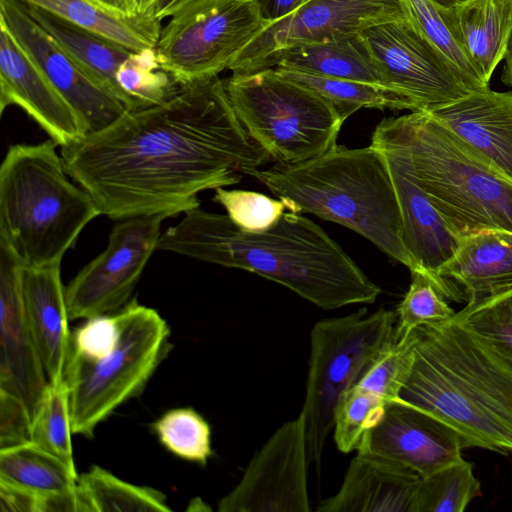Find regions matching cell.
Listing matches in <instances>:
<instances>
[{"instance_id":"cell-1","label":"cell","mask_w":512,"mask_h":512,"mask_svg":"<svg viewBox=\"0 0 512 512\" xmlns=\"http://www.w3.org/2000/svg\"><path fill=\"white\" fill-rule=\"evenodd\" d=\"M65 170L114 220L176 216L198 194L231 186L270 160L247 134L218 76L181 85L163 104L126 111L60 151Z\"/></svg>"},{"instance_id":"cell-2","label":"cell","mask_w":512,"mask_h":512,"mask_svg":"<svg viewBox=\"0 0 512 512\" xmlns=\"http://www.w3.org/2000/svg\"><path fill=\"white\" fill-rule=\"evenodd\" d=\"M158 250L256 273L325 310L372 304L381 294L319 225L291 211L269 230L247 232L227 215L191 209L161 234Z\"/></svg>"},{"instance_id":"cell-3","label":"cell","mask_w":512,"mask_h":512,"mask_svg":"<svg viewBox=\"0 0 512 512\" xmlns=\"http://www.w3.org/2000/svg\"><path fill=\"white\" fill-rule=\"evenodd\" d=\"M400 401L442 421L465 448L512 453V364L453 318L415 330Z\"/></svg>"},{"instance_id":"cell-4","label":"cell","mask_w":512,"mask_h":512,"mask_svg":"<svg viewBox=\"0 0 512 512\" xmlns=\"http://www.w3.org/2000/svg\"><path fill=\"white\" fill-rule=\"evenodd\" d=\"M255 177L291 212L309 213L345 226L368 239L390 258L415 265L403 242V229L394 185L383 155L369 145H335L312 159L268 169Z\"/></svg>"},{"instance_id":"cell-5","label":"cell","mask_w":512,"mask_h":512,"mask_svg":"<svg viewBox=\"0 0 512 512\" xmlns=\"http://www.w3.org/2000/svg\"><path fill=\"white\" fill-rule=\"evenodd\" d=\"M372 138L403 155L418 185L462 237L512 233V180L428 112L384 118Z\"/></svg>"},{"instance_id":"cell-6","label":"cell","mask_w":512,"mask_h":512,"mask_svg":"<svg viewBox=\"0 0 512 512\" xmlns=\"http://www.w3.org/2000/svg\"><path fill=\"white\" fill-rule=\"evenodd\" d=\"M50 139L9 147L0 167V240L25 267L61 264L84 227L101 212L69 179Z\"/></svg>"},{"instance_id":"cell-7","label":"cell","mask_w":512,"mask_h":512,"mask_svg":"<svg viewBox=\"0 0 512 512\" xmlns=\"http://www.w3.org/2000/svg\"><path fill=\"white\" fill-rule=\"evenodd\" d=\"M225 87L249 137L277 164H297L336 145L344 123L336 108L274 68L233 73Z\"/></svg>"},{"instance_id":"cell-8","label":"cell","mask_w":512,"mask_h":512,"mask_svg":"<svg viewBox=\"0 0 512 512\" xmlns=\"http://www.w3.org/2000/svg\"><path fill=\"white\" fill-rule=\"evenodd\" d=\"M396 312L361 308L351 314L322 319L310 332V355L304 403L307 452L320 471L337 405L380 354L396 339Z\"/></svg>"},{"instance_id":"cell-9","label":"cell","mask_w":512,"mask_h":512,"mask_svg":"<svg viewBox=\"0 0 512 512\" xmlns=\"http://www.w3.org/2000/svg\"><path fill=\"white\" fill-rule=\"evenodd\" d=\"M119 338L99 359L70 355L64 382L73 434L91 437L99 423L137 396L170 350V328L160 314L137 300L117 311Z\"/></svg>"},{"instance_id":"cell-10","label":"cell","mask_w":512,"mask_h":512,"mask_svg":"<svg viewBox=\"0 0 512 512\" xmlns=\"http://www.w3.org/2000/svg\"><path fill=\"white\" fill-rule=\"evenodd\" d=\"M267 24L256 0H193L162 27L156 52L180 85L218 76Z\"/></svg>"},{"instance_id":"cell-11","label":"cell","mask_w":512,"mask_h":512,"mask_svg":"<svg viewBox=\"0 0 512 512\" xmlns=\"http://www.w3.org/2000/svg\"><path fill=\"white\" fill-rule=\"evenodd\" d=\"M362 35L384 86L407 100L412 112H431L472 92L455 66L409 19L372 26Z\"/></svg>"},{"instance_id":"cell-12","label":"cell","mask_w":512,"mask_h":512,"mask_svg":"<svg viewBox=\"0 0 512 512\" xmlns=\"http://www.w3.org/2000/svg\"><path fill=\"white\" fill-rule=\"evenodd\" d=\"M164 215L121 219L107 247L84 266L65 287L70 320L111 314L128 302L145 266L158 250Z\"/></svg>"},{"instance_id":"cell-13","label":"cell","mask_w":512,"mask_h":512,"mask_svg":"<svg viewBox=\"0 0 512 512\" xmlns=\"http://www.w3.org/2000/svg\"><path fill=\"white\" fill-rule=\"evenodd\" d=\"M304 418L281 424L253 455L237 485L218 502L219 512H309Z\"/></svg>"},{"instance_id":"cell-14","label":"cell","mask_w":512,"mask_h":512,"mask_svg":"<svg viewBox=\"0 0 512 512\" xmlns=\"http://www.w3.org/2000/svg\"><path fill=\"white\" fill-rule=\"evenodd\" d=\"M408 19L401 0H307L288 16L267 23L229 66L233 73L263 70L281 49L362 33L385 22Z\"/></svg>"},{"instance_id":"cell-15","label":"cell","mask_w":512,"mask_h":512,"mask_svg":"<svg viewBox=\"0 0 512 512\" xmlns=\"http://www.w3.org/2000/svg\"><path fill=\"white\" fill-rule=\"evenodd\" d=\"M0 22L78 113L87 135L106 128L128 111L32 18L23 2L0 0Z\"/></svg>"},{"instance_id":"cell-16","label":"cell","mask_w":512,"mask_h":512,"mask_svg":"<svg viewBox=\"0 0 512 512\" xmlns=\"http://www.w3.org/2000/svg\"><path fill=\"white\" fill-rule=\"evenodd\" d=\"M463 448L461 436L451 427L414 406L394 401L364 432L357 453L384 459L424 478L464 459Z\"/></svg>"},{"instance_id":"cell-17","label":"cell","mask_w":512,"mask_h":512,"mask_svg":"<svg viewBox=\"0 0 512 512\" xmlns=\"http://www.w3.org/2000/svg\"><path fill=\"white\" fill-rule=\"evenodd\" d=\"M370 145L383 155L389 169L401 213L404 246L415 265L413 271L429 276L445 298L461 301L463 292L444 281L439 272L454 256L463 237L418 185L401 153L375 138H371Z\"/></svg>"},{"instance_id":"cell-18","label":"cell","mask_w":512,"mask_h":512,"mask_svg":"<svg viewBox=\"0 0 512 512\" xmlns=\"http://www.w3.org/2000/svg\"><path fill=\"white\" fill-rule=\"evenodd\" d=\"M22 266L0 240V390L20 399L32 421L49 381L24 314Z\"/></svg>"},{"instance_id":"cell-19","label":"cell","mask_w":512,"mask_h":512,"mask_svg":"<svg viewBox=\"0 0 512 512\" xmlns=\"http://www.w3.org/2000/svg\"><path fill=\"white\" fill-rule=\"evenodd\" d=\"M16 105L61 147L87 135L73 107L0 22V112Z\"/></svg>"},{"instance_id":"cell-20","label":"cell","mask_w":512,"mask_h":512,"mask_svg":"<svg viewBox=\"0 0 512 512\" xmlns=\"http://www.w3.org/2000/svg\"><path fill=\"white\" fill-rule=\"evenodd\" d=\"M24 314L48 381L60 383L71 349L65 287L60 264L32 268L22 266L20 274Z\"/></svg>"},{"instance_id":"cell-21","label":"cell","mask_w":512,"mask_h":512,"mask_svg":"<svg viewBox=\"0 0 512 512\" xmlns=\"http://www.w3.org/2000/svg\"><path fill=\"white\" fill-rule=\"evenodd\" d=\"M428 113L512 180V91L475 90Z\"/></svg>"},{"instance_id":"cell-22","label":"cell","mask_w":512,"mask_h":512,"mask_svg":"<svg viewBox=\"0 0 512 512\" xmlns=\"http://www.w3.org/2000/svg\"><path fill=\"white\" fill-rule=\"evenodd\" d=\"M420 477L381 458L357 453L339 490L318 512H413Z\"/></svg>"},{"instance_id":"cell-23","label":"cell","mask_w":512,"mask_h":512,"mask_svg":"<svg viewBox=\"0 0 512 512\" xmlns=\"http://www.w3.org/2000/svg\"><path fill=\"white\" fill-rule=\"evenodd\" d=\"M439 275L463 292L466 306L512 290V233L486 229L463 236Z\"/></svg>"},{"instance_id":"cell-24","label":"cell","mask_w":512,"mask_h":512,"mask_svg":"<svg viewBox=\"0 0 512 512\" xmlns=\"http://www.w3.org/2000/svg\"><path fill=\"white\" fill-rule=\"evenodd\" d=\"M438 10L480 79L489 86L506 54L512 30V0H465Z\"/></svg>"},{"instance_id":"cell-25","label":"cell","mask_w":512,"mask_h":512,"mask_svg":"<svg viewBox=\"0 0 512 512\" xmlns=\"http://www.w3.org/2000/svg\"><path fill=\"white\" fill-rule=\"evenodd\" d=\"M267 68L384 86L379 66L362 33L340 35L286 47L272 56L265 69Z\"/></svg>"},{"instance_id":"cell-26","label":"cell","mask_w":512,"mask_h":512,"mask_svg":"<svg viewBox=\"0 0 512 512\" xmlns=\"http://www.w3.org/2000/svg\"><path fill=\"white\" fill-rule=\"evenodd\" d=\"M27 8L32 18L101 87L121 101L127 109V100L117 84L116 74L135 50L62 20L40 8L33 6H27Z\"/></svg>"},{"instance_id":"cell-27","label":"cell","mask_w":512,"mask_h":512,"mask_svg":"<svg viewBox=\"0 0 512 512\" xmlns=\"http://www.w3.org/2000/svg\"><path fill=\"white\" fill-rule=\"evenodd\" d=\"M62 20L116 41L131 50L155 48L162 29L152 13L126 16L94 0H20Z\"/></svg>"},{"instance_id":"cell-28","label":"cell","mask_w":512,"mask_h":512,"mask_svg":"<svg viewBox=\"0 0 512 512\" xmlns=\"http://www.w3.org/2000/svg\"><path fill=\"white\" fill-rule=\"evenodd\" d=\"M78 477L75 469L31 441L0 448V481L41 501L76 491Z\"/></svg>"},{"instance_id":"cell-29","label":"cell","mask_w":512,"mask_h":512,"mask_svg":"<svg viewBox=\"0 0 512 512\" xmlns=\"http://www.w3.org/2000/svg\"><path fill=\"white\" fill-rule=\"evenodd\" d=\"M90 512H170L166 495L151 487L121 480L98 465L78 477Z\"/></svg>"},{"instance_id":"cell-30","label":"cell","mask_w":512,"mask_h":512,"mask_svg":"<svg viewBox=\"0 0 512 512\" xmlns=\"http://www.w3.org/2000/svg\"><path fill=\"white\" fill-rule=\"evenodd\" d=\"M281 76L295 81L330 102L344 121L361 108L409 110L411 105L394 91L366 82L312 75L274 68Z\"/></svg>"},{"instance_id":"cell-31","label":"cell","mask_w":512,"mask_h":512,"mask_svg":"<svg viewBox=\"0 0 512 512\" xmlns=\"http://www.w3.org/2000/svg\"><path fill=\"white\" fill-rule=\"evenodd\" d=\"M127 100V110L135 111L165 103L181 85L166 71L155 48L133 51L116 74Z\"/></svg>"},{"instance_id":"cell-32","label":"cell","mask_w":512,"mask_h":512,"mask_svg":"<svg viewBox=\"0 0 512 512\" xmlns=\"http://www.w3.org/2000/svg\"><path fill=\"white\" fill-rule=\"evenodd\" d=\"M480 493L473 465L462 459L420 478L413 512H463Z\"/></svg>"},{"instance_id":"cell-33","label":"cell","mask_w":512,"mask_h":512,"mask_svg":"<svg viewBox=\"0 0 512 512\" xmlns=\"http://www.w3.org/2000/svg\"><path fill=\"white\" fill-rule=\"evenodd\" d=\"M71 434L67 386L49 382L32 420L31 442L75 469Z\"/></svg>"},{"instance_id":"cell-34","label":"cell","mask_w":512,"mask_h":512,"mask_svg":"<svg viewBox=\"0 0 512 512\" xmlns=\"http://www.w3.org/2000/svg\"><path fill=\"white\" fill-rule=\"evenodd\" d=\"M152 427L160 443L177 457L205 466L213 454L210 426L192 408L171 409Z\"/></svg>"},{"instance_id":"cell-35","label":"cell","mask_w":512,"mask_h":512,"mask_svg":"<svg viewBox=\"0 0 512 512\" xmlns=\"http://www.w3.org/2000/svg\"><path fill=\"white\" fill-rule=\"evenodd\" d=\"M411 275L409 289L395 311L397 339L408 336L419 327L447 322L456 314L429 276L418 270L412 271Z\"/></svg>"},{"instance_id":"cell-36","label":"cell","mask_w":512,"mask_h":512,"mask_svg":"<svg viewBox=\"0 0 512 512\" xmlns=\"http://www.w3.org/2000/svg\"><path fill=\"white\" fill-rule=\"evenodd\" d=\"M453 319L490 344L512 364V290L465 306Z\"/></svg>"},{"instance_id":"cell-37","label":"cell","mask_w":512,"mask_h":512,"mask_svg":"<svg viewBox=\"0 0 512 512\" xmlns=\"http://www.w3.org/2000/svg\"><path fill=\"white\" fill-rule=\"evenodd\" d=\"M415 330L395 339L375 360L356 384L381 398L386 404L398 400L414 362Z\"/></svg>"},{"instance_id":"cell-38","label":"cell","mask_w":512,"mask_h":512,"mask_svg":"<svg viewBox=\"0 0 512 512\" xmlns=\"http://www.w3.org/2000/svg\"><path fill=\"white\" fill-rule=\"evenodd\" d=\"M387 404L355 385L341 397L334 416V440L339 451L357 450L364 432L382 415Z\"/></svg>"},{"instance_id":"cell-39","label":"cell","mask_w":512,"mask_h":512,"mask_svg":"<svg viewBox=\"0 0 512 512\" xmlns=\"http://www.w3.org/2000/svg\"><path fill=\"white\" fill-rule=\"evenodd\" d=\"M408 19L455 66L472 91L489 87L460 49L431 0H401Z\"/></svg>"},{"instance_id":"cell-40","label":"cell","mask_w":512,"mask_h":512,"mask_svg":"<svg viewBox=\"0 0 512 512\" xmlns=\"http://www.w3.org/2000/svg\"><path fill=\"white\" fill-rule=\"evenodd\" d=\"M214 201L225 209L226 215L236 226L247 232L269 230L279 222L286 210L291 211L285 199L224 187L215 189Z\"/></svg>"},{"instance_id":"cell-41","label":"cell","mask_w":512,"mask_h":512,"mask_svg":"<svg viewBox=\"0 0 512 512\" xmlns=\"http://www.w3.org/2000/svg\"><path fill=\"white\" fill-rule=\"evenodd\" d=\"M120 333L118 313L97 315L72 333L70 355L94 360L109 353L116 345Z\"/></svg>"},{"instance_id":"cell-42","label":"cell","mask_w":512,"mask_h":512,"mask_svg":"<svg viewBox=\"0 0 512 512\" xmlns=\"http://www.w3.org/2000/svg\"><path fill=\"white\" fill-rule=\"evenodd\" d=\"M31 423L23 402L0 390V448L30 442Z\"/></svg>"},{"instance_id":"cell-43","label":"cell","mask_w":512,"mask_h":512,"mask_svg":"<svg viewBox=\"0 0 512 512\" xmlns=\"http://www.w3.org/2000/svg\"><path fill=\"white\" fill-rule=\"evenodd\" d=\"M0 512H41V498L0 481Z\"/></svg>"},{"instance_id":"cell-44","label":"cell","mask_w":512,"mask_h":512,"mask_svg":"<svg viewBox=\"0 0 512 512\" xmlns=\"http://www.w3.org/2000/svg\"><path fill=\"white\" fill-rule=\"evenodd\" d=\"M306 1L307 0H256L262 17L267 23L288 16Z\"/></svg>"},{"instance_id":"cell-45","label":"cell","mask_w":512,"mask_h":512,"mask_svg":"<svg viewBox=\"0 0 512 512\" xmlns=\"http://www.w3.org/2000/svg\"><path fill=\"white\" fill-rule=\"evenodd\" d=\"M105 8L126 16L148 14L157 0H94Z\"/></svg>"},{"instance_id":"cell-46","label":"cell","mask_w":512,"mask_h":512,"mask_svg":"<svg viewBox=\"0 0 512 512\" xmlns=\"http://www.w3.org/2000/svg\"><path fill=\"white\" fill-rule=\"evenodd\" d=\"M191 1L193 0H157L151 13L162 21L167 17H171Z\"/></svg>"},{"instance_id":"cell-47","label":"cell","mask_w":512,"mask_h":512,"mask_svg":"<svg viewBox=\"0 0 512 512\" xmlns=\"http://www.w3.org/2000/svg\"><path fill=\"white\" fill-rule=\"evenodd\" d=\"M504 67L502 72V79L512 85V30L508 41L506 54L504 57Z\"/></svg>"},{"instance_id":"cell-48","label":"cell","mask_w":512,"mask_h":512,"mask_svg":"<svg viewBox=\"0 0 512 512\" xmlns=\"http://www.w3.org/2000/svg\"><path fill=\"white\" fill-rule=\"evenodd\" d=\"M438 7H449L465 0H431Z\"/></svg>"}]
</instances>
